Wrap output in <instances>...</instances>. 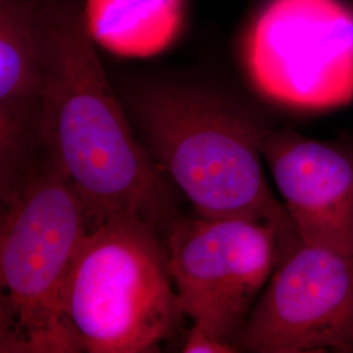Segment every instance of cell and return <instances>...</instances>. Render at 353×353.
Here are the masks:
<instances>
[{
  "label": "cell",
  "instance_id": "1",
  "mask_svg": "<svg viewBox=\"0 0 353 353\" xmlns=\"http://www.w3.org/2000/svg\"><path fill=\"white\" fill-rule=\"evenodd\" d=\"M45 90L39 140L90 225L132 214L161 236L179 216L173 183L134 132L74 0H39Z\"/></svg>",
  "mask_w": 353,
  "mask_h": 353
},
{
  "label": "cell",
  "instance_id": "2",
  "mask_svg": "<svg viewBox=\"0 0 353 353\" xmlns=\"http://www.w3.org/2000/svg\"><path fill=\"white\" fill-rule=\"evenodd\" d=\"M128 108L152 159L198 216L268 224L281 254L300 241L263 172L265 127L243 108L216 92L176 84L137 89Z\"/></svg>",
  "mask_w": 353,
  "mask_h": 353
},
{
  "label": "cell",
  "instance_id": "3",
  "mask_svg": "<svg viewBox=\"0 0 353 353\" xmlns=\"http://www.w3.org/2000/svg\"><path fill=\"white\" fill-rule=\"evenodd\" d=\"M0 352H84L64 309L87 208L45 154L1 198Z\"/></svg>",
  "mask_w": 353,
  "mask_h": 353
},
{
  "label": "cell",
  "instance_id": "4",
  "mask_svg": "<svg viewBox=\"0 0 353 353\" xmlns=\"http://www.w3.org/2000/svg\"><path fill=\"white\" fill-rule=\"evenodd\" d=\"M64 309L84 352H157L183 316L161 233L132 214L92 224L71 267Z\"/></svg>",
  "mask_w": 353,
  "mask_h": 353
},
{
  "label": "cell",
  "instance_id": "5",
  "mask_svg": "<svg viewBox=\"0 0 353 353\" xmlns=\"http://www.w3.org/2000/svg\"><path fill=\"white\" fill-rule=\"evenodd\" d=\"M164 241L183 316L237 348L281 258L278 232L250 219L178 216Z\"/></svg>",
  "mask_w": 353,
  "mask_h": 353
},
{
  "label": "cell",
  "instance_id": "6",
  "mask_svg": "<svg viewBox=\"0 0 353 353\" xmlns=\"http://www.w3.org/2000/svg\"><path fill=\"white\" fill-rule=\"evenodd\" d=\"M248 64L267 96L323 109L353 96V11L341 0H275L254 28Z\"/></svg>",
  "mask_w": 353,
  "mask_h": 353
},
{
  "label": "cell",
  "instance_id": "7",
  "mask_svg": "<svg viewBox=\"0 0 353 353\" xmlns=\"http://www.w3.org/2000/svg\"><path fill=\"white\" fill-rule=\"evenodd\" d=\"M237 348L254 353L353 352V254L301 240L283 252Z\"/></svg>",
  "mask_w": 353,
  "mask_h": 353
},
{
  "label": "cell",
  "instance_id": "8",
  "mask_svg": "<svg viewBox=\"0 0 353 353\" xmlns=\"http://www.w3.org/2000/svg\"><path fill=\"white\" fill-rule=\"evenodd\" d=\"M261 152L300 240L353 254V152L267 128Z\"/></svg>",
  "mask_w": 353,
  "mask_h": 353
},
{
  "label": "cell",
  "instance_id": "9",
  "mask_svg": "<svg viewBox=\"0 0 353 353\" xmlns=\"http://www.w3.org/2000/svg\"><path fill=\"white\" fill-rule=\"evenodd\" d=\"M45 52L39 0H0V191L14 188L41 145Z\"/></svg>",
  "mask_w": 353,
  "mask_h": 353
},
{
  "label": "cell",
  "instance_id": "10",
  "mask_svg": "<svg viewBox=\"0 0 353 353\" xmlns=\"http://www.w3.org/2000/svg\"><path fill=\"white\" fill-rule=\"evenodd\" d=\"M182 351L185 353L239 352V350L234 345L221 341L211 331L196 323H192V327L190 328Z\"/></svg>",
  "mask_w": 353,
  "mask_h": 353
}]
</instances>
